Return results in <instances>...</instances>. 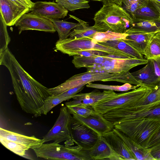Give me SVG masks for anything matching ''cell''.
Wrapping results in <instances>:
<instances>
[{"label":"cell","instance_id":"1","mask_svg":"<svg viewBox=\"0 0 160 160\" xmlns=\"http://www.w3.org/2000/svg\"><path fill=\"white\" fill-rule=\"evenodd\" d=\"M0 64L6 67L11 76L17 99L22 110L36 117L38 109L51 95L48 88L36 80L21 66L8 48L0 53Z\"/></svg>","mask_w":160,"mask_h":160},{"label":"cell","instance_id":"2","mask_svg":"<svg viewBox=\"0 0 160 160\" xmlns=\"http://www.w3.org/2000/svg\"><path fill=\"white\" fill-rule=\"evenodd\" d=\"M97 81H116L135 85H142L129 71L118 73L87 71L73 76L59 85L48 88V91L51 95L57 96L80 85H86L89 82Z\"/></svg>","mask_w":160,"mask_h":160},{"label":"cell","instance_id":"3","mask_svg":"<svg viewBox=\"0 0 160 160\" xmlns=\"http://www.w3.org/2000/svg\"><path fill=\"white\" fill-rule=\"evenodd\" d=\"M93 26L97 32L125 33L132 27L133 19L123 8L115 3L103 5L95 14Z\"/></svg>","mask_w":160,"mask_h":160},{"label":"cell","instance_id":"4","mask_svg":"<svg viewBox=\"0 0 160 160\" xmlns=\"http://www.w3.org/2000/svg\"><path fill=\"white\" fill-rule=\"evenodd\" d=\"M114 125L115 128L146 148H148L151 138L160 129V121L144 118L125 121Z\"/></svg>","mask_w":160,"mask_h":160},{"label":"cell","instance_id":"5","mask_svg":"<svg viewBox=\"0 0 160 160\" xmlns=\"http://www.w3.org/2000/svg\"><path fill=\"white\" fill-rule=\"evenodd\" d=\"M152 90L146 86H140L130 91L117 93L99 101L92 106L96 112L103 114L115 109L138 105Z\"/></svg>","mask_w":160,"mask_h":160},{"label":"cell","instance_id":"6","mask_svg":"<svg viewBox=\"0 0 160 160\" xmlns=\"http://www.w3.org/2000/svg\"><path fill=\"white\" fill-rule=\"evenodd\" d=\"M102 115L113 124L143 118L160 121V100L148 104L113 109Z\"/></svg>","mask_w":160,"mask_h":160},{"label":"cell","instance_id":"7","mask_svg":"<svg viewBox=\"0 0 160 160\" xmlns=\"http://www.w3.org/2000/svg\"><path fill=\"white\" fill-rule=\"evenodd\" d=\"M32 150L37 157L48 160H92L81 146L42 143Z\"/></svg>","mask_w":160,"mask_h":160},{"label":"cell","instance_id":"8","mask_svg":"<svg viewBox=\"0 0 160 160\" xmlns=\"http://www.w3.org/2000/svg\"><path fill=\"white\" fill-rule=\"evenodd\" d=\"M55 50L69 56H73L76 52L81 51L95 50L105 52L109 55L132 58L114 48L99 43H95L92 38L89 37L69 38L62 40H58L56 42Z\"/></svg>","mask_w":160,"mask_h":160},{"label":"cell","instance_id":"9","mask_svg":"<svg viewBox=\"0 0 160 160\" xmlns=\"http://www.w3.org/2000/svg\"><path fill=\"white\" fill-rule=\"evenodd\" d=\"M72 116L65 106L61 107L54 125L42 139V142L50 141L59 143L66 141L65 144H74L71 134V125Z\"/></svg>","mask_w":160,"mask_h":160},{"label":"cell","instance_id":"10","mask_svg":"<svg viewBox=\"0 0 160 160\" xmlns=\"http://www.w3.org/2000/svg\"><path fill=\"white\" fill-rule=\"evenodd\" d=\"M146 59H138L133 58L109 55L107 59L100 64L87 67V71L118 73L129 71L137 66L146 64Z\"/></svg>","mask_w":160,"mask_h":160},{"label":"cell","instance_id":"11","mask_svg":"<svg viewBox=\"0 0 160 160\" xmlns=\"http://www.w3.org/2000/svg\"><path fill=\"white\" fill-rule=\"evenodd\" d=\"M19 34L24 31L35 30L51 33L56 32L53 22L49 19L31 12L23 14L15 25Z\"/></svg>","mask_w":160,"mask_h":160},{"label":"cell","instance_id":"12","mask_svg":"<svg viewBox=\"0 0 160 160\" xmlns=\"http://www.w3.org/2000/svg\"><path fill=\"white\" fill-rule=\"evenodd\" d=\"M71 130L73 142L84 149L92 147L99 136L96 132L73 117Z\"/></svg>","mask_w":160,"mask_h":160},{"label":"cell","instance_id":"13","mask_svg":"<svg viewBox=\"0 0 160 160\" xmlns=\"http://www.w3.org/2000/svg\"><path fill=\"white\" fill-rule=\"evenodd\" d=\"M30 11L42 17L49 19L63 18L68 10L54 2L37 1L34 2Z\"/></svg>","mask_w":160,"mask_h":160},{"label":"cell","instance_id":"14","mask_svg":"<svg viewBox=\"0 0 160 160\" xmlns=\"http://www.w3.org/2000/svg\"><path fill=\"white\" fill-rule=\"evenodd\" d=\"M72 117L80 122L91 129L99 136H103L112 130L114 125L107 120L101 113L97 112L87 118L73 114Z\"/></svg>","mask_w":160,"mask_h":160},{"label":"cell","instance_id":"15","mask_svg":"<svg viewBox=\"0 0 160 160\" xmlns=\"http://www.w3.org/2000/svg\"><path fill=\"white\" fill-rule=\"evenodd\" d=\"M84 150L92 160H123L102 136H99L97 141L92 147Z\"/></svg>","mask_w":160,"mask_h":160},{"label":"cell","instance_id":"16","mask_svg":"<svg viewBox=\"0 0 160 160\" xmlns=\"http://www.w3.org/2000/svg\"><path fill=\"white\" fill-rule=\"evenodd\" d=\"M0 15L9 26L15 25L23 14L30 12L29 8L21 7L9 0H0Z\"/></svg>","mask_w":160,"mask_h":160},{"label":"cell","instance_id":"17","mask_svg":"<svg viewBox=\"0 0 160 160\" xmlns=\"http://www.w3.org/2000/svg\"><path fill=\"white\" fill-rule=\"evenodd\" d=\"M116 94L112 90H106L101 92L95 89L90 92L79 93L75 95L72 100L66 102L65 105L66 107L80 104L92 106L99 101Z\"/></svg>","mask_w":160,"mask_h":160},{"label":"cell","instance_id":"18","mask_svg":"<svg viewBox=\"0 0 160 160\" xmlns=\"http://www.w3.org/2000/svg\"><path fill=\"white\" fill-rule=\"evenodd\" d=\"M148 60L145 66L131 74L142 86L154 90L158 88L160 80L155 73L152 60Z\"/></svg>","mask_w":160,"mask_h":160},{"label":"cell","instance_id":"19","mask_svg":"<svg viewBox=\"0 0 160 160\" xmlns=\"http://www.w3.org/2000/svg\"><path fill=\"white\" fill-rule=\"evenodd\" d=\"M102 136L113 150L122 158L123 160H137L135 155L113 129Z\"/></svg>","mask_w":160,"mask_h":160},{"label":"cell","instance_id":"20","mask_svg":"<svg viewBox=\"0 0 160 160\" xmlns=\"http://www.w3.org/2000/svg\"><path fill=\"white\" fill-rule=\"evenodd\" d=\"M128 34L123 40L139 53L143 55L147 46L156 33H142L131 31L128 29L126 31Z\"/></svg>","mask_w":160,"mask_h":160},{"label":"cell","instance_id":"21","mask_svg":"<svg viewBox=\"0 0 160 160\" xmlns=\"http://www.w3.org/2000/svg\"><path fill=\"white\" fill-rule=\"evenodd\" d=\"M131 17L134 20H150L160 18V13L152 0H145Z\"/></svg>","mask_w":160,"mask_h":160},{"label":"cell","instance_id":"22","mask_svg":"<svg viewBox=\"0 0 160 160\" xmlns=\"http://www.w3.org/2000/svg\"><path fill=\"white\" fill-rule=\"evenodd\" d=\"M0 136L7 140L18 143L32 149L40 146L43 143L42 139H38L35 137H29L21 135L1 128H0Z\"/></svg>","mask_w":160,"mask_h":160},{"label":"cell","instance_id":"23","mask_svg":"<svg viewBox=\"0 0 160 160\" xmlns=\"http://www.w3.org/2000/svg\"><path fill=\"white\" fill-rule=\"evenodd\" d=\"M113 130L123 140L126 145L133 153L137 160H155L148 148L139 145L126 135L114 128Z\"/></svg>","mask_w":160,"mask_h":160},{"label":"cell","instance_id":"24","mask_svg":"<svg viewBox=\"0 0 160 160\" xmlns=\"http://www.w3.org/2000/svg\"><path fill=\"white\" fill-rule=\"evenodd\" d=\"M129 30L142 33H156L160 32V18L150 20H133L132 27Z\"/></svg>","mask_w":160,"mask_h":160},{"label":"cell","instance_id":"25","mask_svg":"<svg viewBox=\"0 0 160 160\" xmlns=\"http://www.w3.org/2000/svg\"><path fill=\"white\" fill-rule=\"evenodd\" d=\"M69 18L76 20L78 23V25L71 31L69 35L70 38H81L89 37L92 38L94 34L97 31L92 26H89L88 22L71 15Z\"/></svg>","mask_w":160,"mask_h":160},{"label":"cell","instance_id":"26","mask_svg":"<svg viewBox=\"0 0 160 160\" xmlns=\"http://www.w3.org/2000/svg\"><path fill=\"white\" fill-rule=\"evenodd\" d=\"M98 43L117 49L132 58L140 59H144L142 54L122 39L114 40Z\"/></svg>","mask_w":160,"mask_h":160},{"label":"cell","instance_id":"27","mask_svg":"<svg viewBox=\"0 0 160 160\" xmlns=\"http://www.w3.org/2000/svg\"><path fill=\"white\" fill-rule=\"evenodd\" d=\"M53 22L55 29L58 34L59 40H65L69 36L71 30L76 27V23L59 19H50Z\"/></svg>","mask_w":160,"mask_h":160},{"label":"cell","instance_id":"28","mask_svg":"<svg viewBox=\"0 0 160 160\" xmlns=\"http://www.w3.org/2000/svg\"><path fill=\"white\" fill-rule=\"evenodd\" d=\"M128 34L125 32L121 33L111 31L97 32L92 38L93 41L96 43L104 42L107 41L121 39L124 40Z\"/></svg>","mask_w":160,"mask_h":160},{"label":"cell","instance_id":"29","mask_svg":"<svg viewBox=\"0 0 160 160\" xmlns=\"http://www.w3.org/2000/svg\"><path fill=\"white\" fill-rule=\"evenodd\" d=\"M70 97H63L58 96L51 95L45 100L42 107L39 109L40 114L46 115L53 108L62 102L72 99Z\"/></svg>","mask_w":160,"mask_h":160},{"label":"cell","instance_id":"30","mask_svg":"<svg viewBox=\"0 0 160 160\" xmlns=\"http://www.w3.org/2000/svg\"><path fill=\"white\" fill-rule=\"evenodd\" d=\"M140 86L139 85H132L131 84L128 83H125L124 84L121 86L95 84L92 82H89L86 85V86L88 88L122 92H127L130 90H133L137 88Z\"/></svg>","mask_w":160,"mask_h":160},{"label":"cell","instance_id":"31","mask_svg":"<svg viewBox=\"0 0 160 160\" xmlns=\"http://www.w3.org/2000/svg\"><path fill=\"white\" fill-rule=\"evenodd\" d=\"M55 2L61 5L64 8L71 11L85 8L90 6L88 0H55Z\"/></svg>","mask_w":160,"mask_h":160},{"label":"cell","instance_id":"32","mask_svg":"<svg viewBox=\"0 0 160 160\" xmlns=\"http://www.w3.org/2000/svg\"><path fill=\"white\" fill-rule=\"evenodd\" d=\"M143 55L148 60L160 57V42L155 35L147 46Z\"/></svg>","mask_w":160,"mask_h":160},{"label":"cell","instance_id":"33","mask_svg":"<svg viewBox=\"0 0 160 160\" xmlns=\"http://www.w3.org/2000/svg\"><path fill=\"white\" fill-rule=\"evenodd\" d=\"M0 142L7 148L17 155L21 156L25 155L26 151L30 149L27 146L7 140L1 136H0Z\"/></svg>","mask_w":160,"mask_h":160},{"label":"cell","instance_id":"34","mask_svg":"<svg viewBox=\"0 0 160 160\" xmlns=\"http://www.w3.org/2000/svg\"><path fill=\"white\" fill-rule=\"evenodd\" d=\"M67 107L71 114H75L84 118H87L97 112L91 106L80 104Z\"/></svg>","mask_w":160,"mask_h":160},{"label":"cell","instance_id":"35","mask_svg":"<svg viewBox=\"0 0 160 160\" xmlns=\"http://www.w3.org/2000/svg\"><path fill=\"white\" fill-rule=\"evenodd\" d=\"M148 148L155 160H160V129L151 138Z\"/></svg>","mask_w":160,"mask_h":160},{"label":"cell","instance_id":"36","mask_svg":"<svg viewBox=\"0 0 160 160\" xmlns=\"http://www.w3.org/2000/svg\"><path fill=\"white\" fill-rule=\"evenodd\" d=\"M0 18V53H1L8 48V45L10 41V38L7 30V26L5 24L1 15Z\"/></svg>","mask_w":160,"mask_h":160},{"label":"cell","instance_id":"37","mask_svg":"<svg viewBox=\"0 0 160 160\" xmlns=\"http://www.w3.org/2000/svg\"><path fill=\"white\" fill-rule=\"evenodd\" d=\"M145 0H122L124 9L131 16Z\"/></svg>","mask_w":160,"mask_h":160},{"label":"cell","instance_id":"38","mask_svg":"<svg viewBox=\"0 0 160 160\" xmlns=\"http://www.w3.org/2000/svg\"><path fill=\"white\" fill-rule=\"evenodd\" d=\"M159 100H160V82L158 88L154 90H152L144 100L139 105L148 104Z\"/></svg>","mask_w":160,"mask_h":160},{"label":"cell","instance_id":"39","mask_svg":"<svg viewBox=\"0 0 160 160\" xmlns=\"http://www.w3.org/2000/svg\"><path fill=\"white\" fill-rule=\"evenodd\" d=\"M109 54L103 52L95 50H85L76 52L74 56L85 57H92L105 56Z\"/></svg>","mask_w":160,"mask_h":160},{"label":"cell","instance_id":"40","mask_svg":"<svg viewBox=\"0 0 160 160\" xmlns=\"http://www.w3.org/2000/svg\"><path fill=\"white\" fill-rule=\"evenodd\" d=\"M85 85L84 84L80 85L69 89L57 96L63 97H70L72 98L75 95L78 94L83 89Z\"/></svg>","mask_w":160,"mask_h":160},{"label":"cell","instance_id":"41","mask_svg":"<svg viewBox=\"0 0 160 160\" xmlns=\"http://www.w3.org/2000/svg\"><path fill=\"white\" fill-rule=\"evenodd\" d=\"M155 73L160 80V57L152 59Z\"/></svg>","mask_w":160,"mask_h":160},{"label":"cell","instance_id":"42","mask_svg":"<svg viewBox=\"0 0 160 160\" xmlns=\"http://www.w3.org/2000/svg\"><path fill=\"white\" fill-rule=\"evenodd\" d=\"M103 5H107L115 3L121 6L122 5V0H101Z\"/></svg>","mask_w":160,"mask_h":160},{"label":"cell","instance_id":"43","mask_svg":"<svg viewBox=\"0 0 160 160\" xmlns=\"http://www.w3.org/2000/svg\"><path fill=\"white\" fill-rule=\"evenodd\" d=\"M30 9L33 6L34 2L31 0H15Z\"/></svg>","mask_w":160,"mask_h":160},{"label":"cell","instance_id":"44","mask_svg":"<svg viewBox=\"0 0 160 160\" xmlns=\"http://www.w3.org/2000/svg\"><path fill=\"white\" fill-rule=\"evenodd\" d=\"M155 3L156 5L158 7L159 12L160 13V2H157L154 0H152Z\"/></svg>","mask_w":160,"mask_h":160},{"label":"cell","instance_id":"45","mask_svg":"<svg viewBox=\"0 0 160 160\" xmlns=\"http://www.w3.org/2000/svg\"><path fill=\"white\" fill-rule=\"evenodd\" d=\"M155 36L158 38L160 42V32L156 33Z\"/></svg>","mask_w":160,"mask_h":160},{"label":"cell","instance_id":"46","mask_svg":"<svg viewBox=\"0 0 160 160\" xmlns=\"http://www.w3.org/2000/svg\"><path fill=\"white\" fill-rule=\"evenodd\" d=\"M91 0L95 1H101V0Z\"/></svg>","mask_w":160,"mask_h":160},{"label":"cell","instance_id":"47","mask_svg":"<svg viewBox=\"0 0 160 160\" xmlns=\"http://www.w3.org/2000/svg\"><path fill=\"white\" fill-rule=\"evenodd\" d=\"M157 2H160V0H154Z\"/></svg>","mask_w":160,"mask_h":160},{"label":"cell","instance_id":"48","mask_svg":"<svg viewBox=\"0 0 160 160\" xmlns=\"http://www.w3.org/2000/svg\"><path fill=\"white\" fill-rule=\"evenodd\" d=\"M52 0V2H54L55 0Z\"/></svg>","mask_w":160,"mask_h":160}]
</instances>
